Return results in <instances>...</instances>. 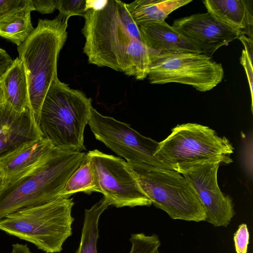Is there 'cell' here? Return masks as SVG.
Instances as JSON below:
<instances>
[{"instance_id": "1", "label": "cell", "mask_w": 253, "mask_h": 253, "mask_svg": "<svg viewBox=\"0 0 253 253\" xmlns=\"http://www.w3.org/2000/svg\"><path fill=\"white\" fill-rule=\"evenodd\" d=\"M84 17V24L81 31L85 42L83 51L88 62L127 76L129 48L136 40L143 42L126 3L108 0L101 9L88 10Z\"/></svg>"}, {"instance_id": "2", "label": "cell", "mask_w": 253, "mask_h": 253, "mask_svg": "<svg viewBox=\"0 0 253 253\" xmlns=\"http://www.w3.org/2000/svg\"><path fill=\"white\" fill-rule=\"evenodd\" d=\"M70 17L59 12L53 19H39L32 34L17 46L27 78L29 108L37 123L48 89L58 78V58L67 40Z\"/></svg>"}, {"instance_id": "3", "label": "cell", "mask_w": 253, "mask_h": 253, "mask_svg": "<svg viewBox=\"0 0 253 253\" xmlns=\"http://www.w3.org/2000/svg\"><path fill=\"white\" fill-rule=\"evenodd\" d=\"M85 153L56 149L30 173L0 189V219L21 210L61 198L60 193Z\"/></svg>"}, {"instance_id": "4", "label": "cell", "mask_w": 253, "mask_h": 253, "mask_svg": "<svg viewBox=\"0 0 253 253\" xmlns=\"http://www.w3.org/2000/svg\"><path fill=\"white\" fill-rule=\"evenodd\" d=\"M92 107L90 98L57 78L50 84L41 107L38 124L42 137L59 150H85L84 133Z\"/></svg>"}, {"instance_id": "5", "label": "cell", "mask_w": 253, "mask_h": 253, "mask_svg": "<svg viewBox=\"0 0 253 253\" xmlns=\"http://www.w3.org/2000/svg\"><path fill=\"white\" fill-rule=\"evenodd\" d=\"M233 151L228 139L218 136L209 126L186 123L177 125L158 142L154 156L169 169L183 174L216 161L229 164Z\"/></svg>"}, {"instance_id": "6", "label": "cell", "mask_w": 253, "mask_h": 253, "mask_svg": "<svg viewBox=\"0 0 253 253\" xmlns=\"http://www.w3.org/2000/svg\"><path fill=\"white\" fill-rule=\"evenodd\" d=\"M73 198H59L21 210L0 219V230L26 240L46 253H58L72 234Z\"/></svg>"}, {"instance_id": "7", "label": "cell", "mask_w": 253, "mask_h": 253, "mask_svg": "<svg viewBox=\"0 0 253 253\" xmlns=\"http://www.w3.org/2000/svg\"><path fill=\"white\" fill-rule=\"evenodd\" d=\"M139 186L156 208L173 219L206 221L204 208L193 186L181 173L126 162Z\"/></svg>"}, {"instance_id": "8", "label": "cell", "mask_w": 253, "mask_h": 253, "mask_svg": "<svg viewBox=\"0 0 253 253\" xmlns=\"http://www.w3.org/2000/svg\"><path fill=\"white\" fill-rule=\"evenodd\" d=\"M149 53L147 77L151 84L178 83L206 92L215 87L224 78L222 64L202 53L150 49Z\"/></svg>"}, {"instance_id": "9", "label": "cell", "mask_w": 253, "mask_h": 253, "mask_svg": "<svg viewBox=\"0 0 253 253\" xmlns=\"http://www.w3.org/2000/svg\"><path fill=\"white\" fill-rule=\"evenodd\" d=\"M88 124L96 139L127 163L169 169L154 156L158 142L142 135L128 124L104 116L93 107Z\"/></svg>"}, {"instance_id": "10", "label": "cell", "mask_w": 253, "mask_h": 253, "mask_svg": "<svg viewBox=\"0 0 253 253\" xmlns=\"http://www.w3.org/2000/svg\"><path fill=\"white\" fill-rule=\"evenodd\" d=\"M91 162L99 192L109 205L117 208L150 206L152 204L139 186L123 159L97 149L87 153Z\"/></svg>"}, {"instance_id": "11", "label": "cell", "mask_w": 253, "mask_h": 253, "mask_svg": "<svg viewBox=\"0 0 253 253\" xmlns=\"http://www.w3.org/2000/svg\"><path fill=\"white\" fill-rule=\"evenodd\" d=\"M216 161L198 166L182 175L193 186L206 212L207 221L214 227H226L235 215L232 198L223 194L217 182L219 167Z\"/></svg>"}, {"instance_id": "12", "label": "cell", "mask_w": 253, "mask_h": 253, "mask_svg": "<svg viewBox=\"0 0 253 253\" xmlns=\"http://www.w3.org/2000/svg\"><path fill=\"white\" fill-rule=\"evenodd\" d=\"M172 26L186 38L200 53L210 57L218 48L227 45L240 35L208 12L176 19Z\"/></svg>"}, {"instance_id": "13", "label": "cell", "mask_w": 253, "mask_h": 253, "mask_svg": "<svg viewBox=\"0 0 253 253\" xmlns=\"http://www.w3.org/2000/svg\"><path fill=\"white\" fill-rule=\"evenodd\" d=\"M41 138L38 124L29 107L17 112L4 102L0 105V160L26 143Z\"/></svg>"}, {"instance_id": "14", "label": "cell", "mask_w": 253, "mask_h": 253, "mask_svg": "<svg viewBox=\"0 0 253 253\" xmlns=\"http://www.w3.org/2000/svg\"><path fill=\"white\" fill-rule=\"evenodd\" d=\"M55 149L49 141L41 138L26 143L0 160L2 178L0 189L30 173L46 160Z\"/></svg>"}, {"instance_id": "15", "label": "cell", "mask_w": 253, "mask_h": 253, "mask_svg": "<svg viewBox=\"0 0 253 253\" xmlns=\"http://www.w3.org/2000/svg\"><path fill=\"white\" fill-rule=\"evenodd\" d=\"M207 12L240 35L253 39L252 0H205Z\"/></svg>"}, {"instance_id": "16", "label": "cell", "mask_w": 253, "mask_h": 253, "mask_svg": "<svg viewBox=\"0 0 253 253\" xmlns=\"http://www.w3.org/2000/svg\"><path fill=\"white\" fill-rule=\"evenodd\" d=\"M138 28L143 42L152 50L200 53L186 38L165 21L146 23Z\"/></svg>"}, {"instance_id": "17", "label": "cell", "mask_w": 253, "mask_h": 253, "mask_svg": "<svg viewBox=\"0 0 253 253\" xmlns=\"http://www.w3.org/2000/svg\"><path fill=\"white\" fill-rule=\"evenodd\" d=\"M4 102L17 112L29 107L28 84L21 60L17 57L0 81Z\"/></svg>"}, {"instance_id": "18", "label": "cell", "mask_w": 253, "mask_h": 253, "mask_svg": "<svg viewBox=\"0 0 253 253\" xmlns=\"http://www.w3.org/2000/svg\"><path fill=\"white\" fill-rule=\"evenodd\" d=\"M192 0H136L126 3L127 9L137 25L163 21L176 9Z\"/></svg>"}, {"instance_id": "19", "label": "cell", "mask_w": 253, "mask_h": 253, "mask_svg": "<svg viewBox=\"0 0 253 253\" xmlns=\"http://www.w3.org/2000/svg\"><path fill=\"white\" fill-rule=\"evenodd\" d=\"M109 206L108 201L103 197L91 208L85 210L80 243L75 253H98L99 221L101 214Z\"/></svg>"}, {"instance_id": "20", "label": "cell", "mask_w": 253, "mask_h": 253, "mask_svg": "<svg viewBox=\"0 0 253 253\" xmlns=\"http://www.w3.org/2000/svg\"><path fill=\"white\" fill-rule=\"evenodd\" d=\"M35 10L26 8L12 13L0 20V37L17 46L32 34L33 27L31 12Z\"/></svg>"}, {"instance_id": "21", "label": "cell", "mask_w": 253, "mask_h": 253, "mask_svg": "<svg viewBox=\"0 0 253 253\" xmlns=\"http://www.w3.org/2000/svg\"><path fill=\"white\" fill-rule=\"evenodd\" d=\"M93 192H99V188L90 158L85 153L81 164L67 181L60 197L70 198L76 193L90 194Z\"/></svg>"}, {"instance_id": "22", "label": "cell", "mask_w": 253, "mask_h": 253, "mask_svg": "<svg viewBox=\"0 0 253 253\" xmlns=\"http://www.w3.org/2000/svg\"><path fill=\"white\" fill-rule=\"evenodd\" d=\"M253 133H242L238 159L240 166L246 175L253 180Z\"/></svg>"}, {"instance_id": "23", "label": "cell", "mask_w": 253, "mask_h": 253, "mask_svg": "<svg viewBox=\"0 0 253 253\" xmlns=\"http://www.w3.org/2000/svg\"><path fill=\"white\" fill-rule=\"evenodd\" d=\"M129 241L131 246L129 253H160V241L156 234H131Z\"/></svg>"}, {"instance_id": "24", "label": "cell", "mask_w": 253, "mask_h": 253, "mask_svg": "<svg viewBox=\"0 0 253 253\" xmlns=\"http://www.w3.org/2000/svg\"><path fill=\"white\" fill-rule=\"evenodd\" d=\"M56 9L71 16L84 17L87 11L85 0H56Z\"/></svg>"}, {"instance_id": "25", "label": "cell", "mask_w": 253, "mask_h": 253, "mask_svg": "<svg viewBox=\"0 0 253 253\" xmlns=\"http://www.w3.org/2000/svg\"><path fill=\"white\" fill-rule=\"evenodd\" d=\"M26 8H32L35 10L31 0H0V20Z\"/></svg>"}, {"instance_id": "26", "label": "cell", "mask_w": 253, "mask_h": 253, "mask_svg": "<svg viewBox=\"0 0 253 253\" xmlns=\"http://www.w3.org/2000/svg\"><path fill=\"white\" fill-rule=\"evenodd\" d=\"M250 234L246 224L240 225L234 235L236 253H247L249 243Z\"/></svg>"}, {"instance_id": "27", "label": "cell", "mask_w": 253, "mask_h": 253, "mask_svg": "<svg viewBox=\"0 0 253 253\" xmlns=\"http://www.w3.org/2000/svg\"><path fill=\"white\" fill-rule=\"evenodd\" d=\"M252 60L253 59L250 57L246 50L245 49H243L240 57V63L243 66L248 78L251 96L252 108L253 98V70Z\"/></svg>"}, {"instance_id": "28", "label": "cell", "mask_w": 253, "mask_h": 253, "mask_svg": "<svg viewBox=\"0 0 253 253\" xmlns=\"http://www.w3.org/2000/svg\"><path fill=\"white\" fill-rule=\"evenodd\" d=\"M35 10L42 14L53 12L56 9V0H31Z\"/></svg>"}, {"instance_id": "29", "label": "cell", "mask_w": 253, "mask_h": 253, "mask_svg": "<svg viewBox=\"0 0 253 253\" xmlns=\"http://www.w3.org/2000/svg\"><path fill=\"white\" fill-rule=\"evenodd\" d=\"M238 39L242 42L245 47L244 49L246 50L250 57L253 59V39L243 35H240Z\"/></svg>"}, {"instance_id": "30", "label": "cell", "mask_w": 253, "mask_h": 253, "mask_svg": "<svg viewBox=\"0 0 253 253\" xmlns=\"http://www.w3.org/2000/svg\"><path fill=\"white\" fill-rule=\"evenodd\" d=\"M108 0H86L87 10L93 9L99 10L101 9L106 4Z\"/></svg>"}, {"instance_id": "31", "label": "cell", "mask_w": 253, "mask_h": 253, "mask_svg": "<svg viewBox=\"0 0 253 253\" xmlns=\"http://www.w3.org/2000/svg\"><path fill=\"white\" fill-rule=\"evenodd\" d=\"M11 253H32L27 245L13 244Z\"/></svg>"}, {"instance_id": "32", "label": "cell", "mask_w": 253, "mask_h": 253, "mask_svg": "<svg viewBox=\"0 0 253 253\" xmlns=\"http://www.w3.org/2000/svg\"><path fill=\"white\" fill-rule=\"evenodd\" d=\"M1 79H0V81ZM4 102V98H3V93H2V91L0 85V105H1Z\"/></svg>"}, {"instance_id": "33", "label": "cell", "mask_w": 253, "mask_h": 253, "mask_svg": "<svg viewBox=\"0 0 253 253\" xmlns=\"http://www.w3.org/2000/svg\"><path fill=\"white\" fill-rule=\"evenodd\" d=\"M1 181H2V178H1V174H0V186H1Z\"/></svg>"}]
</instances>
